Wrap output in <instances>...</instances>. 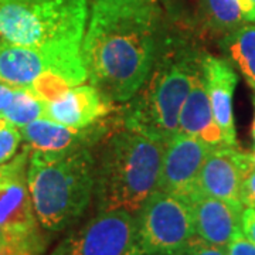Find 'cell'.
<instances>
[{"label": "cell", "mask_w": 255, "mask_h": 255, "mask_svg": "<svg viewBox=\"0 0 255 255\" xmlns=\"http://www.w3.org/2000/svg\"><path fill=\"white\" fill-rule=\"evenodd\" d=\"M227 253L228 255H255V243L244 233H240L227 246Z\"/></svg>", "instance_id": "cell-22"}, {"label": "cell", "mask_w": 255, "mask_h": 255, "mask_svg": "<svg viewBox=\"0 0 255 255\" xmlns=\"http://www.w3.org/2000/svg\"><path fill=\"white\" fill-rule=\"evenodd\" d=\"M6 247H9V243H7V238L4 236L3 230L0 228V250L1 248H6Z\"/></svg>", "instance_id": "cell-26"}, {"label": "cell", "mask_w": 255, "mask_h": 255, "mask_svg": "<svg viewBox=\"0 0 255 255\" xmlns=\"http://www.w3.org/2000/svg\"><path fill=\"white\" fill-rule=\"evenodd\" d=\"M221 48L255 91V24L246 23L223 37Z\"/></svg>", "instance_id": "cell-18"}, {"label": "cell", "mask_w": 255, "mask_h": 255, "mask_svg": "<svg viewBox=\"0 0 255 255\" xmlns=\"http://www.w3.org/2000/svg\"><path fill=\"white\" fill-rule=\"evenodd\" d=\"M203 20L214 33L226 36L250 23L251 0H200Z\"/></svg>", "instance_id": "cell-17"}, {"label": "cell", "mask_w": 255, "mask_h": 255, "mask_svg": "<svg viewBox=\"0 0 255 255\" xmlns=\"http://www.w3.org/2000/svg\"><path fill=\"white\" fill-rule=\"evenodd\" d=\"M182 255H228L227 248L206 243L197 236L190 241Z\"/></svg>", "instance_id": "cell-21"}, {"label": "cell", "mask_w": 255, "mask_h": 255, "mask_svg": "<svg viewBox=\"0 0 255 255\" xmlns=\"http://www.w3.org/2000/svg\"><path fill=\"white\" fill-rule=\"evenodd\" d=\"M251 3H253V11L250 16V23H255V0H251Z\"/></svg>", "instance_id": "cell-28"}, {"label": "cell", "mask_w": 255, "mask_h": 255, "mask_svg": "<svg viewBox=\"0 0 255 255\" xmlns=\"http://www.w3.org/2000/svg\"><path fill=\"white\" fill-rule=\"evenodd\" d=\"M156 1H159V0H156Z\"/></svg>", "instance_id": "cell-32"}, {"label": "cell", "mask_w": 255, "mask_h": 255, "mask_svg": "<svg viewBox=\"0 0 255 255\" xmlns=\"http://www.w3.org/2000/svg\"><path fill=\"white\" fill-rule=\"evenodd\" d=\"M253 139H254V153H255V91H254V122H253Z\"/></svg>", "instance_id": "cell-29"}, {"label": "cell", "mask_w": 255, "mask_h": 255, "mask_svg": "<svg viewBox=\"0 0 255 255\" xmlns=\"http://www.w3.org/2000/svg\"><path fill=\"white\" fill-rule=\"evenodd\" d=\"M211 149L199 137L177 132L164 145L157 189L189 200L197 193L196 186L201 166Z\"/></svg>", "instance_id": "cell-10"}, {"label": "cell", "mask_w": 255, "mask_h": 255, "mask_svg": "<svg viewBox=\"0 0 255 255\" xmlns=\"http://www.w3.org/2000/svg\"><path fill=\"white\" fill-rule=\"evenodd\" d=\"M118 124L108 118L87 128H70L47 118H40L23 128V142L31 150L40 152H70L81 147L100 145Z\"/></svg>", "instance_id": "cell-12"}, {"label": "cell", "mask_w": 255, "mask_h": 255, "mask_svg": "<svg viewBox=\"0 0 255 255\" xmlns=\"http://www.w3.org/2000/svg\"><path fill=\"white\" fill-rule=\"evenodd\" d=\"M16 91L17 87H11L9 84L0 82V112L11 104V101L14 100Z\"/></svg>", "instance_id": "cell-25"}, {"label": "cell", "mask_w": 255, "mask_h": 255, "mask_svg": "<svg viewBox=\"0 0 255 255\" xmlns=\"http://www.w3.org/2000/svg\"><path fill=\"white\" fill-rule=\"evenodd\" d=\"M0 118L17 128H23L36 119L44 118V101L26 87H17L14 100L0 112Z\"/></svg>", "instance_id": "cell-19"}, {"label": "cell", "mask_w": 255, "mask_h": 255, "mask_svg": "<svg viewBox=\"0 0 255 255\" xmlns=\"http://www.w3.org/2000/svg\"><path fill=\"white\" fill-rule=\"evenodd\" d=\"M135 255H146V254H135Z\"/></svg>", "instance_id": "cell-31"}, {"label": "cell", "mask_w": 255, "mask_h": 255, "mask_svg": "<svg viewBox=\"0 0 255 255\" xmlns=\"http://www.w3.org/2000/svg\"><path fill=\"white\" fill-rule=\"evenodd\" d=\"M177 132L199 137L211 147L226 146L221 130L213 115L209 92L203 78V70L196 75L190 92L183 104Z\"/></svg>", "instance_id": "cell-16"}, {"label": "cell", "mask_w": 255, "mask_h": 255, "mask_svg": "<svg viewBox=\"0 0 255 255\" xmlns=\"http://www.w3.org/2000/svg\"><path fill=\"white\" fill-rule=\"evenodd\" d=\"M169 36L156 0H92L81 54L87 78L115 104L145 85Z\"/></svg>", "instance_id": "cell-1"}, {"label": "cell", "mask_w": 255, "mask_h": 255, "mask_svg": "<svg viewBox=\"0 0 255 255\" xmlns=\"http://www.w3.org/2000/svg\"><path fill=\"white\" fill-rule=\"evenodd\" d=\"M164 145L127 128L104 137L95 156L97 213L128 211L136 216L157 189Z\"/></svg>", "instance_id": "cell-3"}, {"label": "cell", "mask_w": 255, "mask_h": 255, "mask_svg": "<svg viewBox=\"0 0 255 255\" xmlns=\"http://www.w3.org/2000/svg\"><path fill=\"white\" fill-rule=\"evenodd\" d=\"M23 142L20 128L6 122L0 127V164L9 162L17 155L18 146Z\"/></svg>", "instance_id": "cell-20"}, {"label": "cell", "mask_w": 255, "mask_h": 255, "mask_svg": "<svg viewBox=\"0 0 255 255\" xmlns=\"http://www.w3.org/2000/svg\"><path fill=\"white\" fill-rule=\"evenodd\" d=\"M203 55L169 34L147 81L122 111V127L167 143L179 130L180 111L201 71Z\"/></svg>", "instance_id": "cell-2"}, {"label": "cell", "mask_w": 255, "mask_h": 255, "mask_svg": "<svg viewBox=\"0 0 255 255\" xmlns=\"http://www.w3.org/2000/svg\"><path fill=\"white\" fill-rule=\"evenodd\" d=\"M95 163L94 147L31 150L28 190L37 221L46 233H61L84 216L94 197Z\"/></svg>", "instance_id": "cell-4"}, {"label": "cell", "mask_w": 255, "mask_h": 255, "mask_svg": "<svg viewBox=\"0 0 255 255\" xmlns=\"http://www.w3.org/2000/svg\"><path fill=\"white\" fill-rule=\"evenodd\" d=\"M91 0H0V43L81 46Z\"/></svg>", "instance_id": "cell-5"}, {"label": "cell", "mask_w": 255, "mask_h": 255, "mask_svg": "<svg viewBox=\"0 0 255 255\" xmlns=\"http://www.w3.org/2000/svg\"><path fill=\"white\" fill-rule=\"evenodd\" d=\"M41 80H58L68 87L87 81L81 46L26 47L0 43V82L28 88Z\"/></svg>", "instance_id": "cell-8"}, {"label": "cell", "mask_w": 255, "mask_h": 255, "mask_svg": "<svg viewBox=\"0 0 255 255\" xmlns=\"http://www.w3.org/2000/svg\"><path fill=\"white\" fill-rule=\"evenodd\" d=\"M115 102L94 85H77L44 102V118L70 128H87L110 118Z\"/></svg>", "instance_id": "cell-13"}, {"label": "cell", "mask_w": 255, "mask_h": 255, "mask_svg": "<svg viewBox=\"0 0 255 255\" xmlns=\"http://www.w3.org/2000/svg\"><path fill=\"white\" fill-rule=\"evenodd\" d=\"M135 254L182 255L196 237L189 200L156 189L135 216Z\"/></svg>", "instance_id": "cell-7"}, {"label": "cell", "mask_w": 255, "mask_h": 255, "mask_svg": "<svg viewBox=\"0 0 255 255\" xmlns=\"http://www.w3.org/2000/svg\"><path fill=\"white\" fill-rule=\"evenodd\" d=\"M4 124H6V121H4L3 118H0V127H1V125H4Z\"/></svg>", "instance_id": "cell-30"}, {"label": "cell", "mask_w": 255, "mask_h": 255, "mask_svg": "<svg viewBox=\"0 0 255 255\" xmlns=\"http://www.w3.org/2000/svg\"><path fill=\"white\" fill-rule=\"evenodd\" d=\"M203 78L209 92L216 124L219 125L226 146H237L233 98L238 84L237 73L231 63L216 55H203Z\"/></svg>", "instance_id": "cell-15"}, {"label": "cell", "mask_w": 255, "mask_h": 255, "mask_svg": "<svg viewBox=\"0 0 255 255\" xmlns=\"http://www.w3.org/2000/svg\"><path fill=\"white\" fill-rule=\"evenodd\" d=\"M241 201H243L244 207H254L255 209V167H251L244 177Z\"/></svg>", "instance_id": "cell-23"}, {"label": "cell", "mask_w": 255, "mask_h": 255, "mask_svg": "<svg viewBox=\"0 0 255 255\" xmlns=\"http://www.w3.org/2000/svg\"><path fill=\"white\" fill-rule=\"evenodd\" d=\"M31 149L0 164V228L10 248L20 255H41L47 246L28 190L27 169Z\"/></svg>", "instance_id": "cell-6"}, {"label": "cell", "mask_w": 255, "mask_h": 255, "mask_svg": "<svg viewBox=\"0 0 255 255\" xmlns=\"http://www.w3.org/2000/svg\"><path fill=\"white\" fill-rule=\"evenodd\" d=\"M243 233L255 243V209L246 207L243 211Z\"/></svg>", "instance_id": "cell-24"}, {"label": "cell", "mask_w": 255, "mask_h": 255, "mask_svg": "<svg viewBox=\"0 0 255 255\" xmlns=\"http://www.w3.org/2000/svg\"><path fill=\"white\" fill-rule=\"evenodd\" d=\"M0 255H20V254H18V253H16L13 248L6 247V248H1V250H0Z\"/></svg>", "instance_id": "cell-27"}, {"label": "cell", "mask_w": 255, "mask_h": 255, "mask_svg": "<svg viewBox=\"0 0 255 255\" xmlns=\"http://www.w3.org/2000/svg\"><path fill=\"white\" fill-rule=\"evenodd\" d=\"M136 223L128 211H101L48 255H135Z\"/></svg>", "instance_id": "cell-9"}, {"label": "cell", "mask_w": 255, "mask_h": 255, "mask_svg": "<svg viewBox=\"0 0 255 255\" xmlns=\"http://www.w3.org/2000/svg\"><path fill=\"white\" fill-rule=\"evenodd\" d=\"M189 203L193 211L194 233L206 243L227 248L231 240L243 233V211L246 209L243 204L200 193L193 194Z\"/></svg>", "instance_id": "cell-14"}, {"label": "cell", "mask_w": 255, "mask_h": 255, "mask_svg": "<svg viewBox=\"0 0 255 255\" xmlns=\"http://www.w3.org/2000/svg\"><path fill=\"white\" fill-rule=\"evenodd\" d=\"M251 169V153L237 146H219L210 150L197 179V193L243 204V183Z\"/></svg>", "instance_id": "cell-11"}]
</instances>
